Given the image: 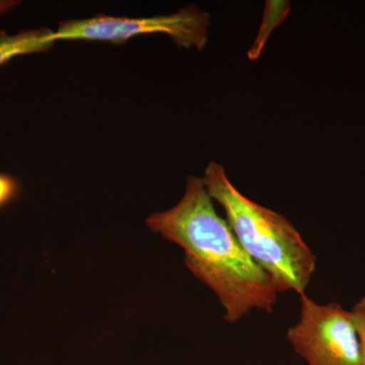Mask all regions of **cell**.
Listing matches in <instances>:
<instances>
[{"mask_svg":"<svg viewBox=\"0 0 365 365\" xmlns=\"http://www.w3.org/2000/svg\"><path fill=\"white\" fill-rule=\"evenodd\" d=\"M145 222L153 232L184 250L187 268L215 292L227 323H237L255 309L273 311L278 292L227 220L216 213L202 178H187L180 202L153 213Z\"/></svg>","mask_w":365,"mask_h":365,"instance_id":"6da1fadb","label":"cell"},{"mask_svg":"<svg viewBox=\"0 0 365 365\" xmlns=\"http://www.w3.org/2000/svg\"><path fill=\"white\" fill-rule=\"evenodd\" d=\"M202 180L208 195L225 210L237 241L267 274L278 294H304L317 258L294 225L285 216L242 194L220 163H209Z\"/></svg>","mask_w":365,"mask_h":365,"instance_id":"7a4b0ae2","label":"cell"},{"mask_svg":"<svg viewBox=\"0 0 365 365\" xmlns=\"http://www.w3.org/2000/svg\"><path fill=\"white\" fill-rule=\"evenodd\" d=\"M210 23V14L195 6H187L178 13L150 18L98 16L62 21L54 32V39L105 41L119 45L144 34H165L180 47L201 51L207 42Z\"/></svg>","mask_w":365,"mask_h":365,"instance_id":"3957f363","label":"cell"},{"mask_svg":"<svg viewBox=\"0 0 365 365\" xmlns=\"http://www.w3.org/2000/svg\"><path fill=\"white\" fill-rule=\"evenodd\" d=\"M287 339L307 365H362L349 311L336 302L318 304L300 295L299 319Z\"/></svg>","mask_w":365,"mask_h":365,"instance_id":"277c9868","label":"cell"},{"mask_svg":"<svg viewBox=\"0 0 365 365\" xmlns=\"http://www.w3.org/2000/svg\"><path fill=\"white\" fill-rule=\"evenodd\" d=\"M55 42L54 32L47 28L23 31L16 35L0 32V66L20 55L48 51Z\"/></svg>","mask_w":365,"mask_h":365,"instance_id":"5b68a950","label":"cell"},{"mask_svg":"<svg viewBox=\"0 0 365 365\" xmlns=\"http://www.w3.org/2000/svg\"><path fill=\"white\" fill-rule=\"evenodd\" d=\"M349 317L359 340L361 364L365 365V295L355 302Z\"/></svg>","mask_w":365,"mask_h":365,"instance_id":"8992f818","label":"cell"},{"mask_svg":"<svg viewBox=\"0 0 365 365\" xmlns=\"http://www.w3.org/2000/svg\"><path fill=\"white\" fill-rule=\"evenodd\" d=\"M19 191L20 186L14 177L0 174V208L13 201Z\"/></svg>","mask_w":365,"mask_h":365,"instance_id":"52a82bcc","label":"cell"},{"mask_svg":"<svg viewBox=\"0 0 365 365\" xmlns=\"http://www.w3.org/2000/svg\"><path fill=\"white\" fill-rule=\"evenodd\" d=\"M18 4V1H13V0H0V14L7 13Z\"/></svg>","mask_w":365,"mask_h":365,"instance_id":"ba28073f","label":"cell"}]
</instances>
